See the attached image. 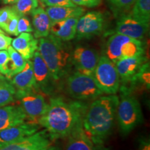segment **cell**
I'll list each match as a JSON object with an SVG mask.
<instances>
[{
    "label": "cell",
    "instance_id": "1",
    "mask_svg": "<svg viewBox=\"0 0 150 150\" xmlns=\"http://www.w3.org/2000/svg\"><path fill=\"white\" fill-rule=\"evenodd\" d=\"M86 110V106L82 103L54 97L50 99L45 112L38 123L46 129L54 141L68 136L83 122Z\"/></svg>",
    "mask_w": 150,
    "mask_h": 150
},
{
    "label": "cell",
    "instance_id": "2",
    "mask_svg": "<svg viewBox=\"0 0 150 150\" xmlns=\"http://www.w3.org/2000/svg\"><path fill=\"white\" fill-rule=\"evenodd\" d=\"M119 100L114 95L99 97L86 110L83 127L94 144H102L111 133Z\"/></svg>",
    "mask_w": 150,
    "mask_h": 150
},
{
    "label": "cell",
    "instance_id": "3",
    "mask_svg": "<svg viewBox=\"0 0 150 150\" xmlns=\"http://www.w3.org/2000/svg\"><path fill=\"white\" fill-rule=\"evenodd\" d=\"M38 51L46 63L51 78L59 80L64 74L70 58V53L63 41L52 34L41 38L38 41Z\"/></svg>",
    "mask_w": 150,
    "mask_h": 150
},
{
    "label": "cell",
    "instance_id": "4",
    "mask_svg": "<svg viewBox=\"0 0 150 150\" xmlns=\"http://www.w3.org/2000/svg\"><path fill=\"white\" fill-rule=\"evenodd\" d=\"M144 54L143 43L127 35L114 33L106 43V56L114 63Z\"/></svg>",
    "mask_w": 150,
    "mask_h": 150
},
{
    "label": "cell",
    "instance_id": "5",
    "mask_svg": "<svg viewBox=\"0 0 150 150\" xmlns=\"http://www.w3.org/2000/svg\"><path fill=\"white\" fill-rule=\"evenodd\" d=\"M122 133L127 135L142 121L139 102L131 95L124 94L117 105L116 114Z\"/></svg>",
    "mask_w": 150,
    "mask_h": 150
},
{
    "label": "cell",
    "instance_id": "6",
    "mask_svg": "<svg viewBox=\"0 0 150 150\" xmlns=\"http://www.w3.org/2000/svg\"><path fill=\"white\" fill-rule=\"evenodd\" d=\"M97 86L104 94L115 95L120 88V75L115 64L106 56L99 57L93 73Z\"/></svg>",
    "mask_w": 150,
    "mask_h": 150
},
{
    "label": "cell",
    "instance_id": "7",
    "mask_svg": "<svg viewBox=\"0 0 150 150\" xmlns=\"http://www.w3.org/2000/svg\"><path fill=\"white\" fill-rule=\"evenodd\" d=\"M67 90L73 98L79 100L95 99L104 94L97 86L93 76L79 72L67 78Z\"/></svg>",
    "mask_w": 150,
    "mask_h": 150
},
{
    "label": "cell",
    "instance_id": "8",
    "mask_svg": "<svg viewBox=\"0 0 150 150\" xmlns=\"http://www.w3.org/2000/svg\"><path fill=\"white\" fill-rule=\"evenodd\" d=\"M105 17L99 11L86 13L79 18L76 24V37L77 40L91 38L102 32L104 28Z\"/></svg>",
    "mask_w": 150,
    "mask_h": 150
},
{
    "label": "cell",
    "instance_id": "9",
    "mask_svg": "<svg viewBox=\"0 0 150 150\" xmlns=\"http://www.w3.org/2000/svg\"><path fill=\"white\" fill-rule=\"evenodd\" d=\"M53 146V140L46 129L17 141L0 145V150H47Z\"/></svg>",
    "mask_w": 150,
    "mask_h": 150
},
{
    "label": "cell",
    "instance_id": "10",
    "mask_svg": "<svg viewBox=\"0 0 150 150\" xmlns=\"http://www.w3.org/2000/svg\"><path fill=\"white\" fill-rule=\"evenodd\" d=\"M149 28V23L136 18L129 12L118 17L115 33L140 40L147 34Z\"/></svg>",
    "mask_w": 150,
    "mask_h": 150
},
{
    "label": "cell",
    "instance_id": "11",
    "mask_svg": "<svg viewBox=\"0 0 150 150\" xmlns=\"http://www.w3.org/2000/svg\"><path fill=\"white\" fill-rule=\"evenodd\" d=\"M99 56L93 49L85 47H77L73 52L72 61L77 72L81 74L93 76Z\"/></svg>",
    "mask_w": 150,
    "mask_h": 150
},
{
    "label": "cell",
    "instance_id": "12",
    "mask_svg": "<svg viewBox=\"0 0 150 150\" xmlns=\"http://www.w3.org/2000/svg\"><path fill=\"white\" fill-rule=\"evenodd\" d=\"M21 107L27 116L28 122L35 123L42 116L47 108L48 103L46 102L42 95L35 92L29 93L20 97Z\"/></svg>",
    "mask_w": 150,
    "mask_h": 150
},
{
    "label": "cell",
    "instance_id": "13",
    "mask_svg": "<svg viewBox=\"0 0 150 150\" xmlns=\"http://www.w3.org/2000/svg\"><path fill=\"white\" fill-rule=\"evenodd\" d=\"M9 80L16 89V97L18 99L34 92L37 82L33 74L31 61L27 60L23 70Z\"/></svg>",
    "mask_w": 150,
    "mask_h": 150
},
{
    "label": "cell",
    "instance_id": "14",
    "mask_svg": "<svg viewBox=\"0 0 150 150\" xmlns=\"http://www.w3.org/2000/svg\"><path fill=\"white\" fill-rule=\"evenodd\" d=\"M40 128L38 124L24 122L0 130V145L22 139L35 134Z\"/></svg>",
    "mask_w": 150,
    "mask_h": 150
},
{
    "label": "cell",
    "instance_id": "15",
    "mask_svg": "<svg viewBox=\"0 0 150 150\" xmlns=\"http://www.w3.org/2000/svg\"><path fill=\"white\" fill-rule=\"evenodd\" d=\"M145 63L146 59L142 54L117 61L115 63V66L120 78L123 81H128L134 80L139 76L140 70Z\"/></svg>",
    "mask_w": 150,
    "mask_h": 150
},
{
    "label": "cell",
    "instance_id": "16",
    "mask_svg": "<svg viewBox=\"0 0 150 150\" xmlns=\"http://www.w3.org/2000/svg\"><path fill=\"white\" fill-rule=\"evenodd\" d=\"M27 116L21 106H7L0 107V130L25 122Z\"/></svg>",
    "mask_w": 150,
    "mask_h": 150
},
{
    "label": "cell",
    "instance_id": "17",
    "mask_svg": "<svg viewBox=\"0 0 150 150\" xmlns=\"http://www.w3.org/2000/svg\"><path fill=\"white\" fill-rule=\"evenodd\" d=\"M13 48L22 56L24 59L30 60L38 50V40L30 33H22L11 42Z\"/></svg>",
    "mask_w": 150,
    "mask_h": 150
},
{
    "label": "cell",
    "instance_id": "18",
    "mask_svg": "<svg viewBox=\"0 0 150 150\" xmlns=\"http://www.w3.org/2000/svg\"><path fill=\"white\" fill-rule=\"evenodd\" d=\"M80 17H73L66 20L54 22L50 28V33L63 42L74 39L76 36V24Z\"/></svg>",
    "mask_w": 150,
    "mask_h": 150
},
{
    "label": "cell",
    "instance_id": "19",
    "mask_svg": "<svg viewBox=\"0 0 150 150\" xmlns=\"http://www.w3.org/2000/svg\"><path fill=\"white\" fill-rule=\"evenodd\" d=\"M65 150H93L94 143L83 127V122L68 136Z\"/></svg>",
    "mask_w": 150,
    "mask_h": 150
},
{
    "label": "cell",
    "instance_id": "20",
    "mask_svg": "<svg viewBox=\"0 0 150 150\" xmlns=\"http://www.w3.org/2000/svg\"><path fill=\"white\" fill-rule=\"evenodd\" d=\"M31 14L35 38H41L50 35L52 23L45 10L42 7H37Z\"/></svg>",
    "mask_w": 150,
    "mask_h": 150
},
{
    "label": "cell",
    "instance_id": "21",
    "mask_svg": "<svg viewBox=\"0 0 150 150\" xmlns=\"http://www.w3.org/2000/svg\"><path fill=\"white\" fill-rule=\"evenodd\" d=\"M46 13L50 19L51 23L62 21L73 17L83 16L86 10L81 6H48Z\"/></svg>",
    "mask_w": 150,
    "mask_h": 150
},
{
    "label": "cell",
    "instance_id": "22",
    "mask_svg": "<svg viewBox=\"0 0 150 150\" xmlns=\"http://www.w3.org/2000/svg\"><path fill=\"white\" fill-rule=\"evenodd\" d=\"M31 59L33 74L37 83H40L41 85L46 84L51 76L46 63L38 50L35 51Z\"/></svg>",
    "mask_w": 150,
    "mask_h": 150
},
{
    "label": "cell",
    "instance_id": "23",
    "mask_svg": "<svg viewBox=\"0 0 150 150\" xmlns=\"http://www.w3.org/2000/svg\"><path fill=\"white\" fill-rule=\"evenodd\" d=\"M16 89L10 80L5 76L0 77V107L5 106L14 101Z\"/></svg>",
    "mask_w": 150,
    "mask_h": 150
},
{
    "label": "cell",
    "instance_id": "24",
    "mask_svg": "<svg viewBox=\"0 0 150 150\" xmlns=\"http://www.w3.org/2000/svg\"><path fill=\"white\" fill-rule=\"evenodd\" d=\"M7 51L11 59V70L6 77L10 79L14 75L18 74L23 70L27 63V60L24 59L21 54L13 48L12 46H9L7 49Z\"/></svg>",
    "mask_w": 150,
    "mask_h": 150
},
{
    "label": "cell",
    "instance_id": "25",
    "mask_svg": "<svg viewBox=\"0 0 150 150\" xmlns=\"http://www.w3.org/2000/svg\"><path fill=\"white\" fill-rule=\"evenodd\" d=\"M130 13L138 20L149 24L150 0H136Z\"/></svg>",
    "mask_w": 150,
    "mask_h": 150
},
{
    "label": "cell",
    "instance_id": "26",
    "mask_svg": "<svg viewBox=\"0 0 150 150\" xmlns=\"http://www.w3.org/2000/svg\"><path fill=\"white\" fill-rule=\"evenodd\" d=\"M136 0H107L108 6L115 17L129 13Z\"/></svg>",
    "mask_w": 150,
    "mask_h": 150
},
{
    "label": "cell",
    "instance_id": "27",
    "mask_svg": "<svg viewBox=\"0 0 150 150\" xmlns=\"http://www.w3.org/2000/svg\"><path fill=\"white\" fill-rule=\"evenodd\" d=\"M38 0H18L12 8L20 17L31 14L38 7Z\"/></svg>",
    "mask_w": 150,
    "mask_h": 150
},
{
    "label": "cell",
    "instance_id": "28",
    "mask_svg": "<svg viewBox=\"0 0 150 150\" xmlns=\"http://www.w3.org/2000/svg\"><path fill=\"white\" fill-rule=\"evenodd\" d=\"M11 70V59L7 50L0 51V73L6 76Z\"/></svg>",
    "mask_w": 150,
    "mask_h": 150
},
{
    "label": "cell",
    "instance_id": "29",
    "mask_svg": "<svg viewBox=\"0 0 150 150\" xmlns=\"http://www.w3.org/2000/svg\"><path fill=\"white\" fill-rule=\"evenodd\" d=\"M13 13V8L11 6H6L0 9V29L5 31Z\"/></svg>",
    "mask_w": 150,
    "mask_h": 150
},
{
    "label": "cell",
    "instance_id": "30",
    "mask_svg": "<svg viewBox=\"0 0 150 150\" xmlns=\"http://www.w3.org/2000/svg\"><path fill=\"white\" fill-rule=\"evenodd\" d=\"M33 31V29L31 22L27 17H20L18 20V27L16 30V36L22 33H31Z\"/></svg>",
    "mask_w": 150,
    "mask_h": 150
},
{
    "label": "cell",
    "instance_id": "31",
    "mask_svg": "<svg viewBox=\"0 0 150 150\" xmlns=\"http://www.w3.org/2000/svg\"><path fill=\"white\" fill-rule=\"evenodd\" d=\"M40 1L47 6H77L71 0H40Z\"/></svg>",
    "mask_w": 150,
    "mask_h": 150
},
{
    "label": "cell",
    "instance_id": "32",
    "mask_svg": "<svg viewBox=\"0 0 150 150\" xmlns=\"http://www.w3.org/2000/svg\"><path fill=\"white\" fill-rule=\"evenodd\" d=\"M20 17L16 13V11H14V13L12 15L10 21H9L8 25H7L6 29L5 31L8 33V34L16 35V30L17 27H18V20Z\"/></svg>",
    "mask_w": 150,
    "mask_h": 150
},
{
    "label": "cell",
    "instance_id": "33",
    "mask_svg": "<svg viewBox=\"0 0 150 150\" xmlns=\"http://www.w3.org/2000/svg\"><path fill=\"white\" fill-rule=\"evenodd\" d=\"M71 1L76 6L93 8L100 5L102 0H71Z\"/></svg>",
    "mask_w": 150,
    "mask_h": 150
},
{
    "label": "cell",
    "instance_id": "34",
    "mask_svg": "<svg viewBox=\"0 0 150 150\" xmlns=\"http://www.w3.org/2000/svg\"><path fill=\"white\" fill-rule=\"evenodd\" d=\"M13 39L8 35H5L4 32H0V51L6 50L11 46Z\"/></svg>",
    "mask_w": 150,
    "mask_h": 150
},
{
    "label": "cell",
    "instance_id": "35",
    "mask_svg": "<svg viewBox=\"0 0 150 150\" xmlns=\"http://www.w3.org/2000/svg\"><path fill=\"white\" fill-rule=\"evenodd\" d=\"M140 150H150V145L149 141H142L140 143Z\"/></svg>",
    "mask_w": 150,
    "mask_h": 150
},
{
    "label": "cell",
    "instance_id": "36",
    "mask_svg": "<svg viewBox=\"0 0 150 150\" xmlns=\"http://www.w3.org/2000/svg\"><path fill=\"white\" fill-rule=\"evenodd\" d=\"M93 150H108L102 145V144H95L93 146Z\"/></svg>",
    "mask_w": 150,
    "mask_h": 150
},
{
    "label": "cell",
    "instance_id": "37",
    "mask_svg": "<svg viewBox=\"0 0 150 150\" xmlns=\"http://www.w3.org/2000/svg\"><path fill=\"white\" fill-rule=\"evenodd\" d=\"M18 0H1L4 4H13Z\"/></svg>",
    "mask_w": 150,
    "mask_h": 150
},
{
    "label": "cell",
    "instance_id": "38",
    "mask_svg": "<svg viewBox=\"0 0 150 150\" xmlns=\"http://www.w3.org/2000/svg\"><path fill=\"white\" fill-rule=\"evenodd\" d=\"M47 150H59V149H58L57 147H53V146H52V147H50V149H47Z\"/></svg>",
    "mask_w": 150,
    "mask_h": 150
},
{
    "label": "cell",
    "instance_id": "39",
    "mask_svg": "<svg viewBox=\"0 0 150 150\" xmlns=\"http://www.w3.org/2000/svg\"><path fill=\"white\" fill-rule=\"evenodd\" d=\"M0 32H4V31H2V29H0Z\"/></svg>",
    "mask_w": 150,
    "mask_h": 150
},
{
    "label": "cell",
    "instance_id": "40",
    "mask_svg": "<svg viewBox=\"0 0 150 150\" xmlns=\"http://www.w3.org/2000/svg\"><path fill=\"white\" fill-rule=\"evenodd\" d=\"M4 76V75H2L1 74V73H0V77H1V76Z\"/></svg>",
    "mask_w": 150,
    "mask_h": 150
}]
</instances>
